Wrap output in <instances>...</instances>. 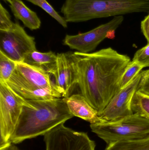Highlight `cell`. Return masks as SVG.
<instances>
[{
    "label": "cell",
    "mask_w": 149,
    "mask_h": 150,
    "mask_svg": "<svg viewBox=\"0 0 149 150\" xmlns=\"http://www.w3.org/2000/svg\"><path fill=\"white\" fill-rule=\"evenodd\" d=\"M80 93L99 114L120 91L130 58L111 47L89 53L71 52Z\"/></svg>",
    "instance_id": "6da1fadb"
},
{
    "label": "cell",
    "mask_w": 149,
    "mask_h": 150,
    "mask_svg": "<svg viewBox=\"0 0 149 150\" xmlns=\"http://www.w3.org/2000/svg\"><path fill=\"white\" fill-rule=\"evenodd\" d=\"M73 117L64 98L26 100L11 138L12 144L44 135Z\"/></svg>",
    "instance_id": "7a4b0ae2"
},
{
    "label": "cell",
    "mask_w": 149,
    "mask_h": 150,
    "mask_svg": "<svg viewBox=\"0 0 149 150\" xmlns=\"http://www.w3.org/2000/svg\"><path fill=\"white\" fill-rule=\"evenodd\" d=\"M68 23L149 12V0H65L61 8Z\"/></svg>",
    "instance_id": "3957f363"
},
{
    "label": "cell",
    "mask_w": 149,
    "mask_h": 150,
    "mask_svg": "<svg viewBox=\"0 0 149 150\" xmlns=\"http://www.w3.org/2000/svg\"><path fill=\"white\" fill-rule=\"evenodd\" d=\"M90 127L107 144L149 135V120L136 113L116 121L90 124Z\"/></svg>",
    "instance_id": "277c9868"
},
{
    "label": "cell",
    "mask_w": 149,
    "mask_h": 150,
    "mask_svg": "<svg viewBox=\"0 0 149 150\" xmlns=\"http://www.w3.org/2000/svg\"><path fill=\"white\" fill-rule=\"evenodd\" d=\"M26 100L0 81V150L12 144L11 138Z\"/></svg>",
    "instance_id": "5b68a950"
},
{
    "label": "cell",
    "mask_w": 149,
    "mask_h": 150,
    "mask_svg": "<svg viewBox=\"0 0 149 150\" xmlns=\"http://www.w3.org/2000/svg\"><path fill=\"white\" fill-rule=\"evenodd\" d=\"M36 50L35 38L27 34L17 22L8 30H0V51L14 61L23 62Z\"/></svg>",
    "instance_id": "8992f818"
},
{
    "label": "cell",
    "mask_w": 149,
    "mask_h": 150,
    "mask_svg": "<svg viewBox=\"0 0 149 150\" xmlns=\"http://www.w3.org/2000/svg\"><path fill=\"white\" fill-rule=\"evenodd\" d=\"M123 20V16H116L107 23L87 32L75 35H66L63 40L64 45L77 52L89 53L95 50L106 38L114 37L115 31Z\"/></svg>",
    "instance_id": "52a82bcc"
},
{
    "label": "cell",
    "mask_w": 149,
    "mask_h": 150,
    "mask_svg": "<svg viewBox=\"0 0 149 150\" xmlns=\"http://www.w3.org/2000/svg\"><path fill=\"white\" fill-rule=\"evenodd\" d=\"M46 150H95V142L87 133L59 125L44 135Z\"/></svg>",
    "instance_id": "ba28073f"
},
{
    "label": "cell",
    "mask_w": 149,
    "mask_h": 150,
    "mask_svg": "<svg viewBox=\"0 0 149 150\" xmlns=\"http://www.w3.org/2000/svg\"><path fill=\"white\" fill-rule=\"evenodd\" d=\"M143 71L115 95L101 113L99 114L101 123L116 121L134 113L131 102L135 93L139 89Z\"/></svg>",
    "instance_id": "9c48e42d"
},
{
    "label": "cell",
    "mask_w": 149,
    "mask_h": 150,
    "mask_svg": "<svg viewBox=\"0 0 149 150\" xmlns=\"http://www.w3.org/2000/svg\"><path fill=\"white\" fill-rule=\"evenodd\" d=\"M47 72L54 78L57 91L62 98L71 96L77 85L76 74L71 57V52L57 54L56 63Z\"/></svg>",
    "instance_id": "30bf717a"
},
{
    "label": "cell",
    "mask_w": 149,
    "mask_h": 150,
    "mask_svg": "<svg viewBox=\"0 0 149 150\" xmlns=\"http://www.w3.org/2000/svg\"><path fill=\"white\" fill-rule=\"evenodd\" d=\"M8 85L26 100H37L62 98L56 90L40 88L31 83L15 70L6 82Z\"/></svg>",
    "instance_id": "8fae6325"
},
{
    "label": "cell",
    "mask_w": 149,
    "mask_h": 150,
    "mask_svg": "<svg viewBox=\"0 0 149 150\" xmlns=\"http://www.w3.org/2000/svg\"><path fill=\"white\" fill-rule=\"evenodd\" d=\"M15 70L25 80L37 87L58 91L55 83L52 80L51 75L45 69L21 62H17Z\"/></svg>",
    "instance_id": "7c38bea8"
},
{
    "label": "cell",
    "mask_w": 149,
    "mask_h": 150,
    "mask_svg": "<svg viewBox=\"0 0 149 150\" xmlns=\"http://www.w3.org/2000/svg\"><path fill=\"white\" fill-rule=\"evenodd\" d=\"M64 98L70 112L73 116L88 122L90 124L101 123L98 112L81 93L73 94Z\"/></svg>",
    "instance_id": "4fadbf2b"
},
{
    "label": "cell",
    "mask_w": 149,
    "mask_h": 150,
    "mask_svg": "<svg viewBox=\"0 0 149 150\" xmlns=\"http://www.w3.org/2000/svg\"><path fill=\"white\" fill-rule=\"evenodd\" d=\"M15 18L31 30L39 29L41 22L36 12L29 8L22 0H11L10 5Z\"/></svg>",
    "instance_id": "5bb4252c"
},
{
    "label": "cell",
    "mask_w": 149,
    "mask_h": 150,
    "mask_svg": "<svg viewBox=\"0 0 149 150\" xmlns=\"http://www.w3.org/2000/svg\"><path fill=\"white\" fill-rule=\"evenodd\" d=\"M57 59V54L52 51L40 52L36 50L29 54L23 62L47 71L56 63Z\"/></svg>",
    "instance_id": "9a60e30c"
},
{
    "label": "cell",
    "mask_w": 149,
    "mask_h": 150,
    "mask_svg": "<svg viewBox=\"0 0 149 150\" xmlns=\"http://www.w3.org/2000/svg\"><path fill=\"white\" fill-rule=\"evenodd\" d=\"M104 150H149V135L140 139L111 143Z\"/></svg>",
    "instance_id": "2e32d148"
},
{
    "label": "cell",
    "mask_w": 149,
    "mask_h": 150,
    "mask_svg": "<svg viewBox=\"0 0 149 150\" xmlns=\"http://www.w3.org/2000/svg\"><path fill=\"white\" fill-rule=\"evenodd\" d=\"M131 108L134 113L149 120V95L138 90L132 99Z\"/></svg>",
    "instance_id": "e0dca14e"
},
{
    "label": "cell",
    "mask_w": 149,
    "mask_h": 150,
    "mask_svg": "<svg viewBox=\"0 0 149 150\" xmlns=\"http://www.w3.org/2000/svg\"><path fill=\"white\" fill-rule=\"evenodd\" d=\"M144 68L143 66L136 61H130L122 76L120 82V89L129 83Z\"/></svg>",
    "instance_id": "ac0fdd59"
},
{
    "label": "cell",
    "mask_w": 149,
    "mask_h": 150,
    "mask_svg": "<svg viewBox=\"0 0 149 150\" xmlns=\"http://www.w3.org/2000/svg\"><path fill=\"white\" fill-rule=\"evenodd\" d=\"M17 62L0 51V81L7 82L16 68Z\"/></svg>",
    "instance_id": "d6986e66"
},
{
    "label": "cell",
    "mask_w": 149,
    "mask_h": 150,
    "mask_svg": "<svg viewBox=\"0 0 149 150\" xmlns=\"http://www.w3.org/2000/svg\"><path fill=\"white\" fill-rule=\"evenodd\" d=\"M35 5L42 8L45 12H47L52 17L57 21L64 28L67 27V23L64 17L58 14L54 8L46 0H26Z\"/></svg>",
    "instance_id": "ffe728a7"
},
{
    "label": "cell",
    "mask_w": 149,
    "mask_h": 150,
    "mask_svg": "<svg viewBox=\"0 0 149 150\" xmlns=\"http://www.w3.org/2000/svg\"><path fill=\"white\" fill-rule=\"evenodd\" d=\"M15 23L12 22L8 11L0 4V30L7 31L11 29Z\"/></svg>",
    "instance_id": "44dd1931"
},
{
    "label": "cell",
    "mask_w": 149,
    "mask_h": 150,
    "mask_svg": "<svg viewBox=\"0 0 149 150\" xmlns=\"http://www.w3.org/2000/svg\"><path fill=\"white\" fill-rule=\"evenodd\" d=\"M133 60L138 62L144 68L149 67V43L135 53Z\"/></svg>",
    "instance_id": "7402d4cb"
},
{
    "label": "cell",
    "mask_w": 149,
    "mask_h": 150,
    "mask_svg": "<svg viewBox=\"0 0 149 150\" xmlns=\"http://www.w3.org/2000/svg\"><path fill=\"white\" fill-rule=\"evenodd\" d=\"M138 91L149 95V69L143 71Z\"/></svg>",
    "instance_id": "603a6c76"
},
{
    "label": "cell",
    "mask_w": 149,
    "mask_h": 150,
    "mask_svg": "<svg viewBox=\"0 0 149 150\" xmlns=\"http://www.w3.org/2000/svg\"><path fill=\"white\" fill-rule=\"evenodd\" d=\"M141 29L148 43H149V12L148 15L141 22Z\"/></svg>",
    "instance_id": "cb8c5ba5"
},
{
    "label": "cell",
    "mask_w": 149,
    "mask_h": 150,
    "mask_svg": "<svg viewBox=\"0 0 149 150\" xmlns=\"http://www.w3.org/2000/svg\"><path fill=\"white\" fill-rule=\"evenodd\" d=\"M6 150H20L16 146L14 145V144H11L10 146L8 147Z\"/></svg>",
    "instance_id": "d4e9b609"
},
{
    "label": "cell",
    "mask_w": 149,
    "mask_h": 150,
    "mask_svg": "<svg viewBox=\"0 0 149 150\" xmlns=\"http://www.w3.org/2000/svg\"><path fill=\"white\" fill-rule=\"evenodd\" d=\"M2 1H4L5 2H7L9 3L10 4L11 2V0H2Z\"/></svg>",
    "instance_id": "484cf974"
}]
</instances>
